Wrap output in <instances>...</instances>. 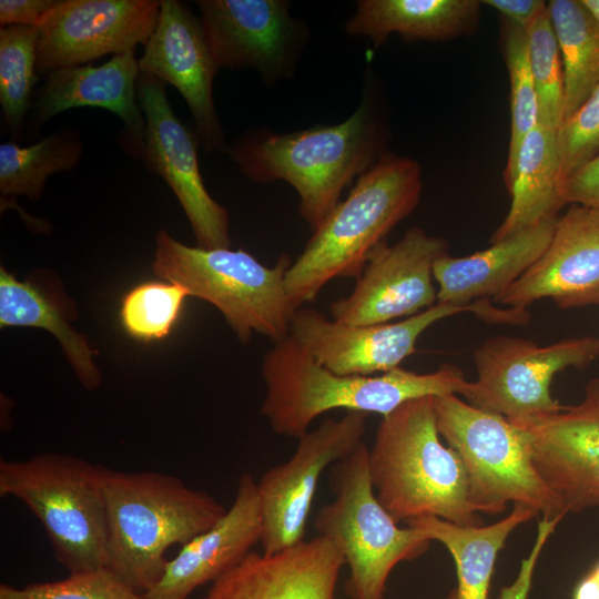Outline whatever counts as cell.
I'll return each instance as SVG.
<instances>
[{
  "instance_id": "cell-1",
  "label": "cell",
  "mask_w": 599,
  "mask_h": 599,
  "mask_svg": "<svg viewBox=\"0 0 599 599\" xmlns=\"http://www.w3.org/2000/svg\"><path fill=\"white\" fill-rule=\"evenodd\" d=\"M385 128L372 92L335 125L290 133L254 129L227 146L241 172L256 183L284 181L300 197L298 212L312 232L341 201L342 191L383 155Z\"/></svg>"
},
{
  "instance_id": "cell-2",
  "label": "cell",
  "mask_w": 599,
  "mask_h": 599,
  "mask_svg": "<svg viewBox=\"0 0 599 599\" xmlns=\"http://www.w3.org/2000/svg\"><path fill=\"white\" fill-rule=\"evenodd\" d=\"M266 386L261 407L273 432L300 438L314 419L333 410L387 416L425 396L460 395L466 379L454 364L419 374L400 367L379 375H342L319 364L291 335L272 343L262 362Z\"/></svg>"
},
{
  "instance_id": "cell-3",
  "label": "cell",
  "mask_w": 599,
  "mask_h": 599,
  "mask_svg": "<svg viewBox=\"0 0 599 599\" xmlns=\"http://www.w3.org/2000/svg\"><path fill=\"white\" fill-rule=\"evenodd\" d=\"M422 189L420 165L408 156L386 153L361 175L288 267L294 308L313 302L334 278H357L372 251L416 209Z\"/></svg>"
},
{
  "instance_id": "cell-4",
  "label": "cell",
  "mask_w": 599,
  "mask_h": 599,
  "mask_svg": "<svg viewBox=\"0 0 599 599\" xmlns=\"http://www.w3.org/2000/svg\"><path fill=\"white\" fill-rule=\"evenodd\" d=\"M367 463L376 498L395 521L433 516L484 525L468 502L461 459L441 441L434 396L410 399L384 416Z\"/></svg>"
},
{
  "instance_id": "cell-5",
  "label": "cell",
  "mask_w": 599,
  "mask_h": 599,
  "mask_svg": "<svg viewBox=\"0 0 599 599\" xmlns=\"http://www.w3.org/2000/svg\"><path fill=\"white\" fill-rule=\"evenodd\" d=\"M108 566L143 593L162 577L165 552L211 528L226 509L210 494L158 471L104 468Z\"/></svg>"
},
{
  "instance_id": "cell-6",
  "label": "cell",
  "mask_w": 599,
  "mask_h": 599,
  "mask_svg": "<svg viewBox=\"0 0 599 599\" xmlns=\"http://www.w3.org/2000/svg\"><path fill=\"white\" fill-rule=\"evenodd\" d=\"M155 243L154 274L214 305L243 344L253 333L272 343L290 335L296 309L285 285L292 264L286 254L268 267L246 251L187 246L165 230L158 232Z\"/></svg>"
},
{
  "instance_id": "cell-7",
  "label": "cell",
  "mask_w": 599,
  "mask_h": 599,
  "mask_svg": "<svg viewBox=\"0 0 599 599\" xmlns=\"http://www.w3.org/2000/svg\"><path fill=\"white\" fill-rule=\"evenodd\" d=\"M104 467L55 453L0 461V496L21 500L70 572L106 568Z\"/></svg>"
},
{
  "instance_id": "cell-8",
  "label": "cell",
  "mask_w": 599,
  "mask_h": 599,
  "mask_svg": "<svg viewBox=\"0 0 599 599\" xmlns=\"http://www.w3.org/2000/svg\"><path fill=\"white\" fill-rule=\"evenodd\" d=\"M434 408L440 437L463 461L474 511L498 515L512 502L532 508L541 518L567 515L537 473L520 428L456 394L434 396Z\"/></svg>"
},
{
  "instance_id": "cell-9",
  "label": "cell",
  "mask_w": 599,
  "mask_h": 599,
  "mask_svg": "<svg viewBox=\"0 0 599 599\" xmlns=\"http://www.w3.org/2000/svg\"><path fill=\"white\" fill-rule=\"evenodd\" d=\"M367 457L364 441L332 466L329 483L335 497L314 519L318 536L336 547L348 566L345 592L351 599H383L395 566L418 558L432 542L417 529L400 528L380 505Z\"/></svg>"
},
{
  "instance_id": "cell-10",
  "label": "cell",
  "mask_w": 599,
  "mask_h": 599,
  "mask_svg": "<svg viewBox=\"0 0 599 599\" xmlns=\"http://www.w3.org/2000/svg\"><path fill=\"white\" fill-rule=\"evenodd\" d=\"M599 357V337L566 338L540 346L532 341L498 335L474 352L477 378L460 395L486 412L521 422L544 417L562 405L550 393L556 374L582 369Z\"/></svg>"
},
{
  "instance_id": "cell-11",
  "label": "cell",
  "mask_w": 599,
  "mask_h": 599,
  "mask_svg": "<svg viewBox=\"0 0 599 599\" xmlns=\"http://www.w3.org/2000/svg\"><path fill=\"white\" fill-rule=\"evenodd\" d=\"M463 312L488 323L509 324L512 319L510 308L496 307L488 298L467 305L437 302L398 322L372 325H349L314 308L300 307L292 317L290 335L332 372L368 376L398 368L416 352V343L427 328Z\"/></svg>"
},
{
  "instance_id": "cell-12",
  "label": "cell",
  "mask_w": 599,
  "mask_h": 599,
  "mask_svg": "<svg viewBox=\"0 0 599 599\" xmlns=\"http://www.w3.org/2000/svg\"><path fill=\"white\" fill-rule=\"evenodd\" d=\"M366 418L367 414L346 412L339 419H324L297 438L288 460L270 468L256 481L263 552H278L305 540L321 476L364 443Z\"/></svg>"
},
{
  "instance_id": "cell-13",
  "label": "cell",
  "mask_w": 599,
  "mask_h": 599,
  "mask_svg": "<svg viewBox=\"0 0 599 599\" xmlns=\"http://www.w3.org/2000/svg\"><path fill=\"white\" fill-rule=\"evenodd\" d=\"M219 68L256 70L265 84L290 79L309 40L305 21L284 0H199Z\"/></svg>"
},
{
  "instance_id": "cell-14",
  "label": "cell",
  "mask_w": 599,
  "mask_h": 599,
  "mask_svg": "<svg viewBox=\"0 0 599 599\" xmlns=\"http://www.w3.org/2000/svg\"><path fill=\"white\" fill-rule=\"evenodd\" d=\"M444 237L412 227L393 245L386 241L369 254L352 293L331 304L332 318L372 325L406 318L437 303L434 265L448 254Z\"/></svg>"
},
{
  "instance_id": "cell-15",
  "label": "cell",
  "mask_w": 599,
  "mask_h": 599,
  "mask_svg": "<svg viewBox=\"0 0 599 599\" xmlns=\"http://www.w3.org/2000/svg\"><path fill=\"white\" fill-rule=\"evenodd\" d=\"M138 98L145 119V166L160 175L179 200L203 248L230 247V217L204 186L197 159V138L175 115L166 83L141 72Z\"/></svg>"
},
{
  "instance_id": "cell-16",
  "label": "cell",
  "mask_w": 599,
  "mask_h": 599,
  "mask_svg": "<svg viewBox=\"0 0 599 599\" xmlns=\"http://www.w3.org/2000/svg\"><path fill=\"white\" fill-rule=\"evenodd\" d=\"M159 12L156 0H58L38 26L39 77L144 45Z\"/></svg>"
},
{
  "instance_id": "cell-17",
  "label": "cell",
  "mask_w": 599,
  "mask_h": 599,
  "mask_svg": "<svg viewBox=\"0 0 599 599\" xmlns=\"http://www.w3.org/2000/svg\"><path fill=\"white\" fill-rule=\"evenodd\" d=\"M510 423L524 432L537 473L567 514L599 508V377L578 404Z\"/></svg>"
},
{
  "instance_id": "cell-18",
  "label": "cell",
  "mask_w": 599,
  "mask_h": 599,
  "mask_svg": "<svg viewBox=\"0 0 599 599\" xmlns=\"http://www.w3.org/2000/svg\"><path fill=\"white\" fill-rule=\"evenodd\" d=\"M143 73L172 84L191 111L199 144L206 152H226L213 100L219 65L201 21L177 0H161L156 26L139 59Z\"/></svg>"
},
{
  "instance_id": "cell-19",
  "label": "cell",
  "mask_w": 599,
  "mask_h": 599,
  "mask_svg": "<svg viewBox=\"0 0 599 599\" xmlns=\"http://www.w3.org/2000/svg\"><path fill=\"white\" fill-rule=\"evenodd\" d=\"M542 298L562 309L599 307V206L572 204L542 255L494 302L527 308Z\"/></svg>"
},
{
  "instance_id": "cell-20",
  "label": "cell",
  "mask_w": 599,
  "mask_h": 599,
  "mask_svg": "<svg viewBox=\"0 0 599 599\" xmlns=\"http://www.w3.org/2000/svg\"><path fill=\"white\" fill-rule=\"evenodd\" d=\"M140 73L134 50L115 54L98 67L54 70L33 97L28 126L37 131L54 115L73 108H102L123 121V148L142 160L145 119L138 98Z\"/></svg>"
},
{
  "instance_id": "cell-21",
  "label": "cell",
  "mask_w": 599,
  "mask_h": 599,
  "mask_svg": "<svg viewBox=\"0 0 599 599\" xmlns=\"http://www.w3.org/2000/svg\"><path fill=\"white\" fill-rule=\"evenodd\" d=\"M261 535L256 481L243 474L231 507L211 528L182 545L158 582L142 593L143 599H187L196 588L241 562L261 541Z\"/></svg>"
},
{
  "instance_id": "cell-22",
  "label": "cell",
  "mask_w": 599,
  "mask_h": 599,
  "mask_svg": "<svg viewBox=\"0 0 599 599\" xmlns=\"http://www.w3.org/2000/svg\"><path fill=\"white\" fill-rule=\"evenodd\" d=\"M343 566L342 554L317 535L278 552L251 551L204 599H335Z\"/></svg>"
},
{
  "instance_id": "cell-23",
  "label": "cell",
  "mask_w": 599,
  "mask_h": 599,
  "mask_svg": "<svg viewBox=\"0 0 599 599\" xmlns=\"http://www.w3.org/2000/svg\"><path fill=\"white\" fill-rule=\"evenodd\" d=\"M557 221L546 220L468 256L439 257L434 265L437 302L467 305L500 295L542 255Z\"/></svg>"
},
{
  "instance_id": "cell-24",
  "label": "cell",
  "mask_w": 599,
  "mask_h": 599,
  "mask_svg": "<svg viewBox=\"0 0 599 599\" xmlns=\"http://www.w3.org/2000/svg\"><path fill=\"white\" fill-rule=\"evenodd\" d=\"M75 318V307L59 282L40 281L33 276L19 281L1 266L0 327L23 326L49 331L61 344L80 383L87 389H94L101 384L93 358L95 352L87 337L72 326Z\"/></svg>"
},
{
  "instance_id": "cell-25",
  "label": "cell",
  "mask_w": 599,
  "mask_h": 599,
  "mask_svg": "<svg viewBox=\"0 0 599 599\" xmlns=\"http://www.w3.org/2000/svg\"><path fill=\"white\" fill-rule=\"evenodd\" d=\"M479 0H359L345 23L351 37L375 47L399 34L406 41H447L473 32L479 22Z\"/></svg>"
},
{
  "instance_id": "cell-26",
  "label": "cell",
  "mask_w": 599,
  "mask_h": 599,
  "mask_svg": "<svg viewBox=\"0 0 599 599\" xmlns=\"http://www.w3.org/2000/svg\"><path fill=\"white\" fill-rule=\"evenodd\" d=\"M561 185L557 130L537 122L520 144L514 182L508 191L511 204L490 243L558 217L565 205Z\"/></svg>"
},
{
  "instance_id": "cell-27",
  "label": "cell",
  "mask_w": 599,
  "mask_h": 599,
  "mask_svg": "<svg viewBox=\"0 0 599 599\" xmlns=\"http://www.w3.org/2000/svg\"><path fill=\"white\" fill-rule=\"evenodd\" d=\"M537 515L532 508L516 504L505 518L488 526H461L433 516L406 524L447 548L456 566L458 599H488L499 551L514 529Z\"/></svg>"
},
{
  "instance_id": "cell-28",
  "label": "cell",
  "mask_w": 599,
  "mask_h": 599,
  "mask_svg": "<svg viewBox=\"0 0 599 599\" xmlns=\"http://www.w3.org/2000/svg\"><path fill=\"white\" fill-rule=\"evenodd\" d=\"M548 12L564 67V122L599 84V22L581 0H550Z\"/></svg>"
},
{
  "instance_id": "cell-29",
  "label": "cell",
  "mask_w": 599,
  "mask_h": 599,
  "mask_svg": "<svg viewBox=\"0 0 599 599\" xmlns=\"http://www.w3.org/2000/svg\"><path fill=\"white\" fill-rule=\"evenodd\" d=\"M83 153L75 130L57 131L38 142L23 146L14 142L0 145L1 199L24 195L39 200L48 177L74 169Z\"/></svg>"
},
{
  "instance_id": "cell-30",
  "label": "cell",
  "mask_w": 599,
  "mask_h": 599,
  "mask_svg": "<svg viewBox=\"0 0 599 599\" xmlns=\"http://www.w3.org/2000/svg\"><path fill=\"white\" fill-rule=\"evenodd\" d=\"M39 29L11 26L0 30V104L10 133L19 138L30 112L37 71Z\"/></svg>"
},
{
  "instance_id": "cell-31",
  "label": "cell",
  "mask_w": 599,
  "mask_h": 599,
  "mask_svg": "<svg viewBox=\"0 0 599 599\" xmlns=\"http://www.w3.org/2000/svg\"><path fill=\"white\" fill-rule=\"evenodd\" d=\"M501 45L510 82V140L504 171L505 185L509 191L520 144L538 122V98L529 61L527 32L505 20Z\"/></svg>"
},
{
  "instance_id": "cell-32",
  "label": "cell",
  "mask_w": 599,
  "mask_h": 599,
  "mask_svg": "<svg viewBox=\"0 0 599 599\" xmlns=\"http://www.w3.org/2000/svg\"><path fill=\"white\" fill-rule=\"evenodd\" d=\"M189 292L173 282H145L122 298L121 324L132 337L151 342L167 336L176 323Z\"/></svg>"
},
{
  "instance_id": "cell-33",
  "label": "cell",
  "mask_w": 599,
  "mask_h": 599,
  "mask_svg": "<svg viewBox=\"0 0 599 599\" xmlns=\"http://www.w3.org/2000/svg\"><path fill=\"white\" fill-rule=\"evenodd\" d=\"M529 61L538 98V122L557 130L562 121L565 77L561 53L547 9L527 31Z\"/></svg>"
},
{
  "instance_id": "cell-34",
  "label": "cell",
  "mask_w": 599,
  "mask_h": 599,
  "mask_svg": "<svg viewBox=\"0 0 599 599\" xmlns=\"http://www.w3.org/2000/svg\"><path fill=\"white\" fill-rule=\"evenodd\" d=\"M0 599H143L109 568L70 573L63 580L17 588L0 585Z\"/></svg>"
},
{
  "instance_id": "cell-35",
  "label": "cell",
  "mask_w": 599,
  "mask_h": 599,
  "mask_svg": "<svg viewBox=\"0 0 599 599\" xmlns=\"http://www.w3.org/2000/svg\"><path fill=\"white\" fill-rule=\"evenodd\" d=\"M564 181L599 154V84L557 129Z\"/></svg>"
},
{
  "instance_id": "cell-36",
  "label": "cell",
  "mask_w": 599,
  "mask_h": 599,
  "mask_svg": "<svg viewBox=\"0 0 599 599\" xmlns=\"http://www.w3.org/2000/svg\"><path fill=\"white\" fill-rule=\"evenodd\" d=\"M561 196L565 204L599 206V154L564 181Z\"/></svg>"
},
{
  "instance_id": "cell-37",
  "label": "cell",
  "mask_w": 599,
  "mask_h": 599,
  "mask_svg": "<svg viewBox=\"0 0 599 599\" xmlns=\"http://www.w3.org/2000/svg\"><path fill=\"white\" fill-rule=\"evenodd\" d=\"M58 0H1L0 26L37 27Z\"/></svg>"
},
{
  "instance_id": "cell-38",
  "label": "cell",
  "mask_w": 599,
  "mask_h": 599,
  "mask_svg": "<svg viewBox=\"0 0 599 599\" xmlns=\"http://www.w3.org/2000/svg\"><path fill=\"white\" fill-rule=\"evenodd\" d=\"M481 3L497 10L506 21L526 32L548 6L542 0H484Z\"/></svg>"
},
{
  "instance_id": "cell-39",
  "label": "cell",
  "mask_w": 599,
  "mask_h": 599,
  "mask_svg": "<svg viewBox=\"0 0 599 599\" xmlns=\"http://www.w3.org/2000/svg\"><path fill=\"white\" fill-rule=\"evenodd\" d=\"M541 539H537L531 555L522 561L521 570L509 587H504L500 590L499 599H526L531 586L532 571L541 548L544 546Z\"/></svg>"
},
{
  "instance_id": "cell-40",
  "label": "cell",
  "mask_w": 599,
  "mask_h": 599,
  "mask_svg": "<svg viewBox=\"0 0 599 599\" xmlns=\"http://www.w3.org/2000/svg\"><path fill=\"white\" fill-rule=\"evenodd\" d=\"M572 599H599V576L590 570L575 587Z\"/></svg>"
},
{
  "instance_id": "cell-41",
  "label": "cell",
  "mask_w": 599,
  "mask_h": 599,
  "mask_svg": "<svg viewBox=\"0 0 599 599\" xmlns=\"http://www.w3.org/2000/svg\"><path fill=\"white\" fill-rule=\"evenodd\" d=\"M595 19L599 22V0H581Z\"/></svg>"
},
{
  "instance_id": "cell-42",
  "label": "cell",
  "mask_w": 599,
  "mask_h": 599,
  "mask_svg": "<svg viewBox=\"0 0 599 599\" xmlns=\"http://www.w3.org/2000/svg\"><path fill=\"white\" fill-rule=\"evenodd\" d=\"M445 599H458L456 588L453 589V590L449 592V595H448Z\"/></svg>"
},
{
  "instance_id": "cell-43",
  "label": "cell",
  "mask_w": 599,
  "mask_h": 599,
  "mask_svg": "<svg viewBox=\"0 0 599 599\" xmlns=\"http://www.w3.org/2000/svg\"><path fill=\"white\" fill-rule=\"evenodd\" d=\"M596 575L599 576V561L596 564V566L591 569Z\"/></svg>"
}]
</instances>
